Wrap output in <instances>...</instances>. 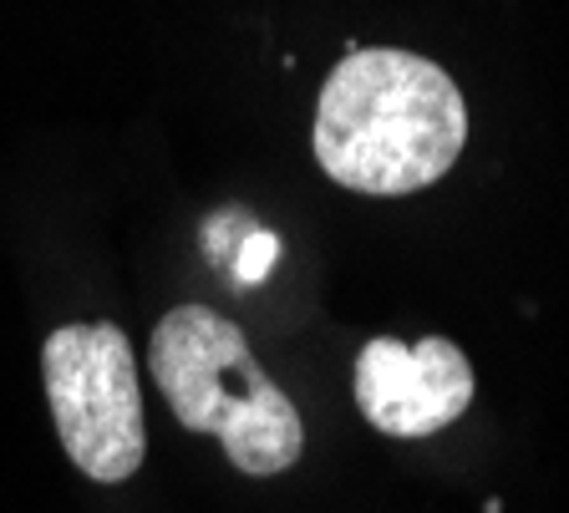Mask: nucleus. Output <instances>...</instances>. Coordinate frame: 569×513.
I'll return each instance as SVG.
<instances>
[{
    "instance_id": "nucleus-5",
    "label": "nucleus",
    "mask_w": 569,
    "mask_h": 513,
    "mask_svg": "<svg viewBox=\"0 0 569 513\" xmlns=\"http://www.w3.org/2000/svg\"><path fill=\"white\" fill-rule=\"evenodd\" d=\"M274 254H280V239H274L270 229H249L234 250V280L239 285H260V280L270 275Z\"/></svg>"
},
{
    "instance_id": "nucleus-3",
    "label": "nucleus",
    "mask_w": 569,
    "mask_h": 513,
    "mask_svg": "<svg viewBox=\"0 0 569 513\" xmlns=\"http://www.w3.org/2000/svg\"><path fill=\"white\" fill-rule=\"evenodd\" d=\"M41 376L57 437L92 483H128L148 457L138 361L112 321L57 325L41 346Z\"/></svg>"
},
{
    "instance_id": "nucleus-4",
    "label": "nucleus",
    "mask_w": 569,
    "mask_h": 513,
    "mask_svg": "<svg viewBox=\"0 0 569 513\" xmlns=\"http://www.w3.org/2000/svg\"><path fill=\"white\" fill-rule=\"evenodd\" d=\"M356 406L387 437H432L473 406V366L448 335H371L356 356Z\"/></svg>"
},
{
    "instance_id": "nucleus-2",
    "label": "nucleus",
    "mask_w": 569,
    "mask_h": 513,
    "mask_svg": "<svg viewBox=\"0 0 569 513\" xmlns=\"http://www.w3.org/2000/svg\"><path fill=\"white\" fill-rule=\"evenodd\" d=\"M148 371L178 428L219 437L244 477H274L306 453L300 406L264 376L244 331L199 300L173 305L153 325Z\"/></svg>"
},
{
    "instance_id": "nucleus-1",
    "label": "nucleus",
    "mask_w": 569,
    "mask_h": 513,
    "mask_svg": "<svg viewBox=\"0 0 569 513\" xmlns=\"http://www.w3.org/2000/svg\"><path fill=\"white\" fill-rule=\"evenodd\" d=\"M468 102L438 61L397 47H356L316 102V163L371 199L432 189L462 158Z\"/></svg>"
}]
</instances>
